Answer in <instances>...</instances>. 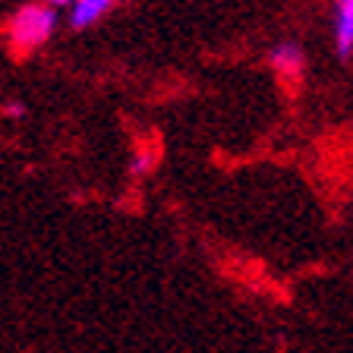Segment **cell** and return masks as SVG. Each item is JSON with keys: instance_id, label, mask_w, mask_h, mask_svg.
<instances>
[{"instance_id": "6da1fadb", "label": "cell", "mask_w": 353, "mask_h": 353, "mask_svg": "<svg viewBox=\"0 0 353 353\" xmlns=\"http://www.w3.org/2000/svg\"><path fill=\"white\" fill-rule=\"evenodd\" d=\"M54 26H57V13L48 3H26V7H19L7 22V38L13 54H29L35 48H41L54 35Z\"/></svg>"}, {"instance_id": "7a4b0ae2", "label": "cell", "mask_w": 353, "mask_h": 353, "mask_svg": "<svg viewBox=\"0 0 353 353\" xmlns=\"http://www.w3.org/2000/svg\"><path fill=\"white\" fill-rule=\"evenodd\" d=\"M268 63H272V70L281 73L284 79H300L303 70H306V54H303V48L296 41H281L272 48Z\"/></svg>"}, {"instance_id": "3957f363", "label": "cell", "mask_w": 353, "mask_h": 353, "mask_svg": "<svg viewBox=\"0 0 353 353\" xmlns=\"http://www.w3.org/2000/svg\"><path fill=\"white\" fill-rule=\"evenodd\" d=\"M334 51L341 60L353 57V0L334 3Z\"/></svg>"}, {"instance_id": "277c9868", "label": "cell", "mask_w": 353, "mask_h": 353, "mask_svg": "<svg viewBox=\"0 0 353 353\" xmlns=\"http://www.w3.org/2000/svg\"><path fill=\"white\" fill-rule=\"evenodd\" d=\"M110 7H114V0H76L73 10H70V22L76 29H85V26L101 19Z\"/></svg>"}, {"instance_id": "5b68a950", "label": "cell", "mask_w": 353, "mask_h": 353, "mask_svg": "<svg viewBox=\"0 0 353 353\" xmlns=\"http://www.w3.org/2000/svg\"><path fill=\"white\" fill-rule=\"evenodd\" d=\"M152 164H154V154L148 152L145 145L139 148V152H136V158H132V164H130V170L136 176H142V174H148V170H152Z\"/></svg>"}, {"instance_id": "8992f818", "label": "cell", "mask_w": 353, "mask_h": 353, "mask_svg": "<svg viewBox=\"0 0 353 353\" xmlns=\"http://www.w3.org/2000/svg\"><path fill=\"white\" fill-rule=\"evenodd\" d=\"M48 7H66V3H76V0H44Z\"/></svg>"}]
</instances>
